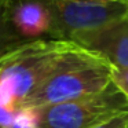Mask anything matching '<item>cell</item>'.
<instances>
[{"label":"cell","instance_id":"cell-1","mask_svg":"<svg viewBox=\"0 0 128 128\" xmlns=\"http://www.w3.org/2000/svg\"><path fill=\"white\" fill-rule=\"evenodd\" d=\"M87 52L69 40H34L0 58V83L12 92L18 110L47 78Z\"/></svg>","mask_w":128,"mask_h":128},{"label":"cell","instance_id":"cell-2","mask_svg":"<svg viewBox=\"0 0 128 128\" xmlns=\"http://www.w3.org/2000/svg\"><path fill=\"white\" fill-rule=\"evenodd\" d=\"M113 70L114 66L105 58L88 51L47 78L25 100L22 108H43L96 95L113 84Z\"/></svg>","mask_w":128,"mask_h":128},{"label":"cell","instance_id":"cell-3","mask_svg":"<svg viewBox=\"0 0 128 128\" xmlns=\"http://www.w3.org/2000/svg\"><path fill=\"white\" fill-rule=\"evenodd\" d=\"M37 109L39 128H92L128 110V99L112 84L108 90L92 96Z\"/></svg>","mask_w":128,"mask_h":128},{"label":"cell","instance_id":"cell-4","mask_svg":"<svg viewBox=\"0 0 128 128\" xmlns=\"http://www.w3.org/2000/svg\"><path fill=\"white\" fill-rule=\"evenodd\" d=\"M52 17L54 40H69L74 33L108 25L128 17V3H88L80 0H39Z\"/></svg>","mask_w":128,"mask_h":128},{"label":"cell","instance_id":"cell-5","mask_svg":"<svg viewBox=\"0 0 128 128\" xmlns=\"http://www.w3.org/2000/svg\"><path fill=\"white\" fill-rule=\"evenodd\" d=\"M70 42L100 55L117 69H128V17L74 33Z\"/></svg>","mask_w":128,"mask_h":128},{"label":"cell","instance_id":"cell-6","mask_svg":"<svg viewBox=\"0 0 128 128\" xmlns=\"http://www.w3.org/2000/svg\"><path fill=\"white\" fill-rule=\"evenodd\" d=\"M8 10L14 29L26 42L51 39L52 17L39 0H8Z\"/></svg>","mask_w":128,"mask_h":128},{"label":"cell","instance_id":"cell-7","mask_svg":"<svg viewBox=\"0 0 128 128\" xmlns=\"http://www.w3.org/2000/svg\"><path fill=\"white\" fill-rule=\"evenodd\" d=\"M28 43L30 42L22 39L11 24L8 0H0V58Z\"/></svg>","mask_w":128,"mask_h":128},{"label":"cell","instance_id":"cell-8","mask_svg":"<svg viewBox=\"0 0 128 128\" xmlns=\"http://www.w3.org/2000/svg\"><path fill=\"white\" fill-rule=\"evenodd\" d=\"M40 114L37 108L24 106L20 108L15 113L14 121L10 128H39Z\"/></svg>","mask_w":128,"mask_h":128},{"label":"cell","instance_id":"cell-9","mask_svg":"<svg viewBox=\"0 0 128 128\" xmlns=\"http://www.w3.org/2000/svg\"><path fill=\"white\" fill-rule=\"evenodd\" d=\"M92 128H128V110L116 114Z\"/></svg>","mask_w":128,"mask_h":128},{"label":"cell","instance_id":"cell-10","mask_svg":"<svg viewBox=\"0 0 128 128\" xmlns=\"http://www.w3.org/2000/svg\"><path fill=\"white\" fill-rule=\"evenodd\" d=\"M113 84L128 99V69H117V68H114V70H113Z\"/></svg>","mask_w":128,"mask_h":128},{"label":"cell","instance_id":"cell-11","mask_svg":"<svg viewBox=\"0 0 128 128\" xmlns=\"http://www.w3.org/2000/svg\"><path fill=\"white\" fill-rule=\"evenodd\" d=\"M17 110H12V109H7L0 106V128H10L14 121V117Z\"/></svg>","mask_w":128,"mask_h":128},{"label":"cell","instance_id":"cell-12","mask_svg":"<svg viewBox=\"0 0 128 128\" xmlns=\"http://www.w3.org/2000/svg\"><path fill=\"white\" fill-rule=\"evenodd\" d=\"M80 2H88V3H128V0H80Z\"/></svg>","mask_w":128,"mask_h":128}]
</instances>
